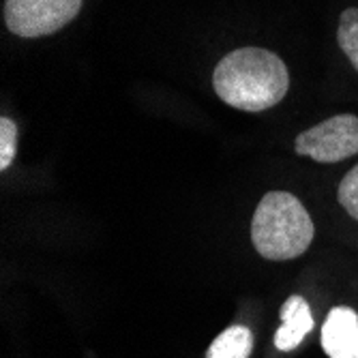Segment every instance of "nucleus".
I'll return each instance as SVG.
<instances>
[{
	"label": "nucleus",
	"instance_id": "1",
	"mask_svg": "<svg viewBox=\"0 0 358 358\" xmlns=\"http://www.w3.org/2000/svg\"><path fill=\"white\" fill-rule=\"evenodd\" d=\"M213 86L227 106L243 112H264L287 94L289 76L277 54L262 48H241L219 60Z\"/></svg>",
	"mask_w": 358,
	"mask_h": 358
},
{
	"label": "nucleus",
	"instance_id": "2",
	"mask_svg": "<svg viewBox=\"0 0 358 358\" xmlns=\"http://www.w3.org/2000/svg\"><path fill=\"white\" fill-rule=\"evenodd\" d=\"M313 234L315 227L309 213L292 193H266L253 213V247L259 255L273 262H285L303 255L309 249Z\"/></svg>",
	"mask_w": 358,
	"mask_h": 358
},
{
	"label": "nucleus",
	"instance_id": "3",
	"mask_svg": "<svg viewBox=\"0 0 358 358\" xmlns=\"http://www.w3.org/2000/svg\"><path fill=\"white\" fill-rule=\"evenodd\" d=\"M82 0H5V24L17 37L37 39L67 26Z\"/></svg>",
	"mask_w": 358,
	"mask_h": 358
},
{
	"label": "nucleus",
	"instance_id": "4",
	"mask_svg": "<svg viewBox=\"0 0 358 358\" xmlns=\"http://www.w3.org/2000/svg\"><path fill=\"white\" fill-rule=\"evenodd\" d=\"M294 148L317 164H337L358 155V116L339 114L307 129L296 138Z\"/></svg>",
	"mask_w": 358,
	"mask_h": 358
},
{
	"label": "nucleus",
	"instance_id": "5",
	"mask_svg": "<svg viewBox=\"0 0 358 358\" xmlns=\"http://www.w3.org/2000/svg\"><path fill=\"white\" fill-rule=\"evenodd\" d=\"M322 350L329 358H358V313L352 307H333L322 324Z\"/></svg>",
	"mask_w": 358,
	"mask_h": 358
},
{
	"label": "nucleus",
	"instance_id": "6",
	"mask_svg": "<svg viewBox=\"0 0 358 358\" xmlns=\"http://www.w3.org/2000/svg\"><path fill=\"white\" fill-rule=\"evenodd\" d=\"M315 322L309 303L303 296H289L281 305V327L275 333V348L281 352L296 350L303 339L313 331Z\"/></svg>",
	"mask_w": 358,
	"mask_h": 358
},
{
	"label": "nucleus",
	"instance_id": "7",
	"mask_svg": "<svg viewBox=\"0 0 358 358\" xmlns=\"http://www.w3.org/2000/svg\"><path fill=\"white\" fill-rule=\"evenodd\" d=\"M251 350L253 333L243 324H234V327L225 329L221 335L215 337L206 352V358H249Z\"/></svg>",
	"mask_w": 358,
	"mask_h": 358
},
{
	"label": "nucleus",
	"instance_id": "8",
	"mask_svg": "<svg viewBox=\"0 0 358 358\" xmlns=\"http://www.w3.org/2000/svg\"><path fill=\"white\" fill-rule=\"evenodd\" d=\"M337 41L352 67L358 71V7L345 9L339 17L337 26Z\"/></svg>",
	"mask_w": 358,
	"mask_h": 358
},
{
	"label": "nucleus",
	"instance_id": "9",
	"mask_svg": "<svg viewBox=\"0 0 358 358\" xmlns=\"http://www.w3.org/2000/svg\"><path fill=\"white\" fill-rule=\"evenodd\" d=\"M17 152V127L11 118H0V170H7Z\"/></svg>",
	"mask_w": 358,
	"mask_h": 358
},
{
	"label": "nucleus",
	"instance_id": "10",
	"mask_svg": "<svg viewBox=\"0 0 358 358\" xmlns=\"http://www.w3.org/2000/svg\"><path fill=\"white\" fill-rule=\"evenodd\" d=\"M337 198H339V204L345 208V213L358 221V164L339 182Z\"/></svg>",
	"mask_w": 358,
	"mask_h": 358
}]
</instances>
